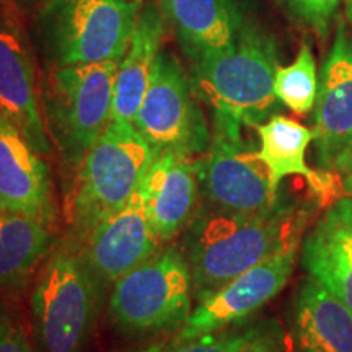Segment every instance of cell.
<instances>
[{
	"instance_id": "cell-7",
	"label": "cell",
	"mask_w": 352,
	"mask_h": 352,
	"mask_svg": "<svg viewBox=\"0 0 352 352\" xmlns=\"http://www.w3.org/2000/svg\"><path fill=\"white\" fill-rule=\"evenodd\" d=\"M192 279L182 250L168 246L113 284L111 321L126 334H153L179 328L191 315Z\"/></svg>"
},
{
	"instance_id": "cell-2",
	"label": "cell",
	"mask_w": 352,
	"mask_h": 352,
	"mask_svg": "<svg viewBox=\"0 0 352 352\" xmlns=\"http://www.w3.org/2000/svg\"><path fill=\"white\" fill-rule=\"evenodd\" d=\"M274 41L256 26H241L236 41L226 51L195 64L192 88L214 113V131L241 135L276 109Z\"/></svg>"
},
{
	"instance_id": "cell-3",
	"label": "cell",
	"mask_w": 352,
	"mask_h": 352,
	"mask_svg": "<svg viewBox=\"0 0 352 352\" xmlns=\"http://www.w3.org/2000/svg\"><path fill=\"white\" fill-rule=\"evenodd\" d=\"M103 287L72 236L52 246L30 302L43 352H85L98 320Z\"/></svg>"
},
{
	"instance_id": "cell-1",
	"label": "cell",
	"mask_w": 352,
	"mask_h": 352,
	"mask_svg": "<svg viewBox=\"0 0 352 352\" xmlns=\"http://www.w3.org/2000/svg\"><path fill=\"white\" fill-rule=\"evenodd\" d=\"M310 208L280 199L261 214L228 212L212 208L195 215L184 236L183 253L197 302L290 245H300Z\"/></svg>"
},
{
	"instance_id": "cell-29",
	"label": "cell",
	"mask_w": 352,
	"mask_h": 352,
	"mask_svg": "<svg viewBox=\"0 0 352 352\" xmlns=\"http://www.w3.org/2000/svg\"><path fill=\"white\" fill-rule=\"evenodd\" d=\"M16 2H19L20 6L28 7V8H32V7H39V8H41L43 6H46V3L50 2V0H16Z\"/></svg>"
},
{
	"instance_id": "cell-26",
	"label": "cell",
	"mask_w": 352,
	"mask_h": 352,
	"mask_svg": "<svg viewBox=\"0 0 352 352\" xmlns=\"http://www.w3.org/2000/svg\"><path fill=\"white\" fill-rule=\"evenodd\" d=\"M0 352H33L20 320L0 302Z\"/></svg>"
},
{
	"instance_id": "cell-6",
	"label": "cell",
	"mask_w": 352,
	"mask_h": 352,
	"mask_svg": "<svg viewBox=\"0 0 352 352\" xmlns=\"http://www.w3.org/2000/svg\"><path fill=\"white\" fill-rule=\"evenodd\" d=\"M118 65L120 60L56 65L47 78V127L60 155L74 168L113 121Z\"/></svg>"
},
{
	"instance_id": "cell-5",
	"label": "cell",
	"mask_w": 352,
	"mask_h": 352,
	"mask_svg": "<svg viewBox=\"0 0 352 352\" xmlns=\"http://www.w3.org/2000/svg\"><path fill=\"white\" fill-rule=\"evenodd\" d=\"M139 16L135 0H50L38 28L56 65L121 60Z\"/></svg>"
},
{
	"instance_id": "cell-4",
	"label": "cell",
	"mask_w": 352,
	"mask_h": 352,
	"mask_svg": "<svg viewBox=\"0 0 352 352\" xmlns=\"http://www.w3.org/2000/svg\"><path fill=\"white\" fill-rule=\"evenodd\" d=\"M155 153L134 122L111 121L77 166L67 199L72 239H87L138 191Z\"/></svg>"
},
{
	"instance_id": "cell-19",
	"label": "cell",
	"mask_w": 352,
	"mask_h": 352,
	"mask_svg": "<svg viewBox=\"0 0 352 352\" xmlns=\"http://www.w3.org/2000/svg\"><path fill=\"white\" fill-rule=\"evenodd\" d=\"M165 25L164 16L153 3L139 12L129 47L118 65L114 82L113 120L134 122L147 94L158 54Z\"/></svg>"
},
{
	"instance_id": "cell-10",
	"label": "cell",
	"mask_w": 352,
	"mask_h": 352,
	"mask_svg": "<svg viewBox=\"0 0 352 352\" xmlns=\"http://www.w3.org/2000/svg\"><path fill=\"white\" fill-rule=\"evenodd\" d=\"M298 246L290 245L245 271L199 302L178 338H196L239 327L285 287L296 267Z\"/></svg>"
},
{
	"instance_id": "cell-13",
	"label": "cell",
	"mask_w": 352,
	"mask_h": 352,
	"mask_svg": "<svg viewBox=\"0 0 352 352\" xmlns=\"http://www.w3.org/2000/svg\"><path fill=\"white\" fill-rule=\"evenodd\" d=\"M162 243L164 241L153 230L138 189L121 209L104 219L78 245L101 284L113 285L139 264L152 258Z\"/></svg>"
},
{
	"instance_id": "cell-14",
	"label": "cell",
	"mask_w": 352,
	"mask_h": 352,
	"mask_svg": "<svg viewBox=\"0 0 352 352\" xmlns=\"http://www.w3.org/2000/svg\"><path fill=\"white\" fill-rule=\"evenodd\" d=\"M0 209L32 215L52 226L56 202L50 166L0 114Z\"/></svg>"
},
{
	"instance_id": "cell-11",
	"label": "cell",
	"mask_w": 352,
	"mask_h": 352,
	"mask_svg": "<svg viewBox=\"0 0 352 352\" xmlns=\"http://www.w3.org/2000/svg\"><path fill=\"white\" fill-rule=\"evenodd\" d=\"M0 114L41 155L51 152L30 44L7 2L0 0Z\"/></svg>"
},
{
	"instance_id": "cell-18",
	"label": "cell",
	"mask_w": 352,
	"mask_h": 352,
	"mask_svg": "<svg viewBox=\"0 0 352 352\" xmlns=\"http://www.w3.org/2000/svg\"><path fill=\"white\" fill-rule=\"evenodd\" d=\"M162 10L195 64L228 50L243 26L235 0H162Z\"/></svg>"
},
{
	"instance_id": "cell-31",
	"label": "cell",
	"mask_w": 352,
	"mask_h": 352,
	"mask_svg": "<svg viewBox=\"0 0 352 352\" xmlns=\"http://www.w3.org/2000/svg\"><path fill=\"white\" fill-rule=\"evenodd\" d=\"M349 171H352V157L349 158V162H347L346 168H344V171H342V173H341V176H344L346 173H349Z\"/></svg>"
},
{
	"instance_id": "cell-24",
	"label": "cell",
	"mask_w": 352,
	"mask_h": 352,
	"mask_svg": "<svg viewBox=\"0 0 352 352\" xmlns=\"http://www.w3.org/2000/svg\"><path fill=\"white\" fill-rule=\"evenodd\" d=\"M298 19L308 23L316 33L327 34L329 21L336 12L340 0H284Z\"/></svg>"
},
{
	"instance_id": "cell-15",
	"label": "cell",
	"mask_w": 352,
	"mask_h": 352,
	"mask_svg": "<svg viewBox=\"0 0 352 352\" xmlns=\"http://www.w3.org/2000/svg\"><path fill=\"white\" fill-rule=\"evenodd\" d=\"M254 129L259 138L258 157L270 171L276 191H279L280 183L287 176H302L321 209L331 208L344 197L341 175L315 171L307 165L305 153L311 140H315L314 129L283 114H274Z\"/></svg>"
},
{
	"instance_id": "cell-9",
	"label": "cell",
	"mask_w": 352,
	"mask_h": 352,
	"mask_svg": "<svg viewBox=\"0 0 352 352\" xmlns=\"http://www.w3.org/2000/svg\"><path fill=\"white\" fill-rule=\"evenodd\" d=\"M199 186L215 209L240 214H261L280 202L270 171L258 151L241 135L214 131L209 148L196 160Z\"/></svg>"
},
{
	"instance_id": "cell-30",
	"label": "cell",
	"mask_w": 352,
	"mask_h": 352,
	"mask_svg": "<svg viewBox=\"0 0 352 352\" xmlns=\"http://www.w3.org/2000/svg\"><path fill=\"white\" fill-rule=\"evenodd\" d=\"M346 16L352 26V0H346Z\"/></svg>"
},
{
	"instance_id": "cell-22",
	"label": "cell",
	"mask_w": 352,
	"mask_h": 352,
	"mask_svg": "<svg viewBox=\"0 0 352 352\" xmlns=\"http://www.w3.org/2000/svg\"><path fill=\"white\" fill-rule=\"evenodd\" d=\"M318 77L314 52L308 43H302L292 64L277 67L274 94L280 103L298 116H305L315 108L318 98Z\"/></svg>"
},
{
	"instance_id": "cell-27",
	"label": "cell",
	"mask_w": 352,
	"mask_h": 352,
	"mask_svg": "<svg viewBox=\"0 0 352 352\" xmlns=\"http://www.w3.org/2000/svg\"><path fill=\"white\" fill-rule=\"evenodd\" d=\"M331 208L336 210V214L340 215L346 223H349L352 227V197L351 196L341 197L340 201L334 202Z\"/></svg>"
},
{
	"instance_id": "cell-12",
	"label": "cell",
	"mask_w": 352,
	"mask_h": 352,
	"mask_svg": "<svg viewBox=\"0 0 352 352\" xmlns=\"http://www.w3.org/2000/svg\"><path fill=\"white\" fill-rule=\"evenodd\" d=\"M315 107L318 165L341 175L352 157V36L342 23L323 65Z\"/></svg>"
},
{
	"instance_id": "cell-17",
	"label": "cell",
	"mask_w": 352,
	"mask_h": 352,
	"mask_svg": "<svg viewBox=\"0 0 352 352\" xmlns=\"http://www.w3.org/2000/svg\"><path fill=\"white\" fill-rule=\"evenodd\" d=\"M287 346L290 352H352V311L308 277L294 298Z\"/></svg>"
},
{
	"instance_id": "cell-16",
	"label": "cell",
	"mask_w": 352,
	"mask_h": 352,
	"mask_svg": "<svg viewBox=\"0 0 352 352\" xmlns=\"http://www.w3.org/2000/svg\"><path fill=\"white\" fill-rule=\"evenodd\" d=\"M139 192L158 239H176L196 215L199 178L195 158L178 153L155 157L140 183Z\"/></svg>"
},
{
	"instance_id": "cell-25",
	"label": "cell",
	"mask_w": 352,
	"mask_h": 352,
	"mask_svg": "<svg viewBox=\"0 0 352 352\" xmlns=\"http://www.w3.org/2000/svg\"><path fill=\"white\" fill-rule=\"evenodd\" d=\"M287 347V333L277 320H264L254 327L248 342L240 352H283Z\"/></svg>"
},
{
	"instance_id": "cell-8",
	"label": "cell",
	"mask_w": 352,
	"mask_h": 352,
	"mask_svg": "<svg viewBox=\"0 0 352 352\" xmlns=\"http://www.w3.org/2000/svg\"><path fill=\"white\" fill-rule=\"evenodd\" d=\"M192 90L178 60L170 52L160 51L134 120L155 157L178 153L195 158L209 148L212 138Z\"/></svg>"
},
{
	"instance_id": "cell-20",
	"label": "cell",
	"mask_w": 352,
	"mask_h": 352,
	"mask_svg": "<svg viewBox=\"0 0 352 352\" xmlns=\"http://www.w3.org/2000/svg\"><path fill=\"white\" fill-rule=\"evenodd\" d=\"M302 264L308 277L352 311V227L333 208L308 233Z\"/></svg>"
},
{
	"instance_id": "cell-21",
	"label": "cell",
	"mask_w": 352,
	"mask_h": 352,
	"mask_svg": "<svg viewBox=\"0 0 352 352\" xmlns=\"http://www.w3.org/2000/svg\"><path fill=\"white\" fill-rule=\"evenodd\" d=\"M50 223L0 209V289H20L28 283L52 248Z\"/></svg>"
},
{
	"instance_id": "cell-28",
	"label": "cell",
	"mask_w": 352,
	"mask_h": 352,
	"mask_svg": "<svg viewBox=\"0 0 352 352\" xmlns=\"http://www.w3.org/2000/svg\"><path fill=\"white\" fill-rule=\"evenodd\" d=\"M342 189H344V196L352 197V171L342 176Z\"/></svg>"
},
{
	"instance_id": "cell-23",
	"label": "cell",
	"mask_w": 352,
	"mask_h": 352,
	"mask_svg": "<svg viewBox=\"0 0 352 352\" xmlns=\"http://www.w3.org/2000/svg\"><path fill=\"white\" fill-rule=\"evenodd\" d=\"M254 327H232L196 338H176L173 342L153 346L140 352H240L254 331Z\"/></svg>"
}]
</instances>
